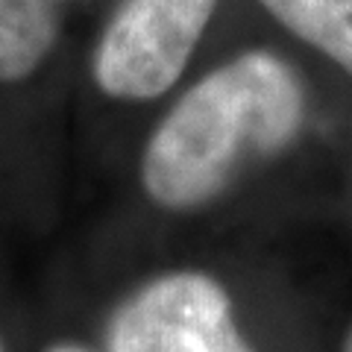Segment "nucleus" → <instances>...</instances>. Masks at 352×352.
I'll return each mask as SVG.
<instances>
[{
  "instance_id": "obj_1",
  "label": "nucleus",
  "mask_w": 352,
  "mask_h": 352,
  "mask_svg": "<svg viewBox=\"0 0 352 352\" xmlns=\"http://www.w3.org/2000/svg\"><path fill=\"white\" fill-rule=\"evenodd\" d=\"M308 120L300 71L273 50H244L194 82L162 118L141 156V185L159 208L194 212L247 168L285 153Z\"/></svg>"
},
{
  "instance_id": "obj_2",
  "label": "nucleus",
  "mask_w": 352,
  "mask_h": 352,
  "mask_svg": "<svg viewBox=\"0 0 352 352\" xmlns=\"http://www.w3.org/2000/svg\"><path fill=\"white\" fill-rule=\"evenodd\" d=\"M220 0H120L91 74L115 100H156L179 82Z\"/></svg>"
},
{
  "instance_id": "obj_3",
  "label": "nucleus",
  "mask_w": 352,
  "mask_h": 352,
  "mask_svg": "<svg viewBox=\"0 0 352 352\" xmlns=\"http://www.w3.org/2000/svg\"><path fill=\"white\" fill-rule=\"evenodd\" d=\"M106 352H252L232 300L214 276L173 270L120 302L106 326Z\"/></svg>"
},
{
  "instance_id": "obj_4",
  "label": "nucleus",
  "mask_w": 352,
  "mask_h": 352,
  "mask_svg": "<svg viewBox=\"0 0 352 352\" xmlns=\"http://www.w3.org/2000/svg\"><path fill=\"white\" fill-rule=\"evenodd\" d=\"M56 36L53 0H0V82H21L36 74Z\"/></svg>"
},
{
  "instance_id": "obj_5",
  "label": "nucleus",
  "mask_w": 352,
  "mask_h": 352,
  "mask_svg": "<svg viewBox=\"0 0 352 352\" xmlns=\"http://www.w3.org/2000/svg\"><path fill=\"white\" fill-rule=\"evenodd\" d=\"M294 38L352 74V0H258Z\"/></svg>"
},
{
  "instance_id": "obj_6",
  "label": "nucleus",
  "mask_w": 352,
  "mask_h": 352,
  "mask_svg": "<svg viewBox=\"0 0 352 352\" xmlns=\"http://www.w3.org/2000/svg\"><path fill=\"white\" fill-rule=\"evenodd\" d=\"M44 352H88V349L80 346V344H71V340H65V344H53L50 349H44Z\"/></svg>"
},
{
  "instance_id": "obj_7",
  "label": "nucleus",
  "mask_w": 352,
  "mask_h": 352,
  "mask_svg": "<svg viewBox=\"0 0 352 352\" xmlns=\"http://www.w3.org/2000/svg\"><path fill=\"white\" fill-rule=\"evenodd\" d=\"M344 352H352V326H349V332H346V340H344Z\"/></svg>"
},
{
  "instance_id": "obj_8",
  "label": "nucleus",
  "mask_w": 352,
  "mask_h": 352,
  "mask_svg": "<svg viewBox=\"0 0 352 352\" xmlns=\"http://www.w3.org/2000/svg\"><path fill=\"white\" fill-rule=\"evenodd\" d=\"M0 352H6V349H3V344H0Z\"/></svg>"
}]
</instances>
